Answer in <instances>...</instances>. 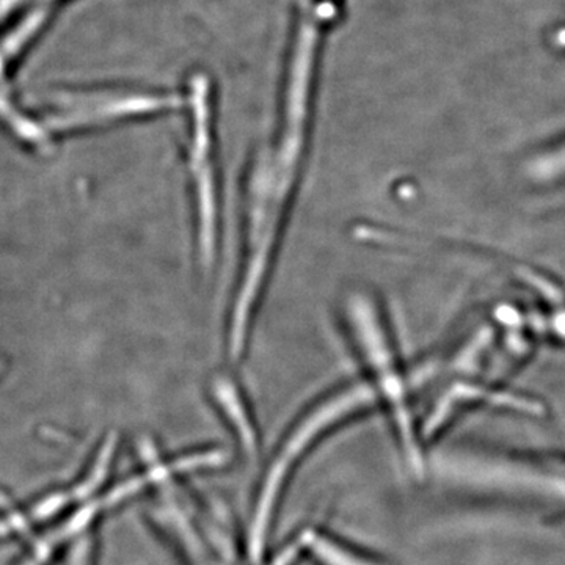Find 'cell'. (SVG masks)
I'll use <instances>...</instances> for the list:
<instances>
[{
    "label": "cell",
    "mask_w": 565,
    "mask_h": 565,
    "mask_svg": "<svg viewBox=\"0 0 565 565\" xmlns=\"http://www.w3.org/2000/svg\"><path fill=\"white\" fill-rule=\"evenodd\" d=\"M377 392L371 382H360L338 390L311 405L289 427L273 459L264 470L262 484L253 500L250 519L245 531V550L253 565L266 559L278 512L300 463L338 427L375 407Z\"/></svg>",
    "instance_id": "6da1fadb"
},
{
    "label": "cell",
    "mask_w": 565,
    "mask_h": 565,
    "mask_svg": "<svg viewBox=\"0 0 565 565\" xmlns=\"http://www.w3.org/2000/svg\"><path fill=\"white\" fill-rule=\"evenodd\" d=\"M377 315L373 302L366 296L353 297L349 303V318L364 362L373 374L371 384L377 392L379 403L388 408L394 433L399 438L405 457L415 471L422 473L426 470V462L422 452V441L416 437L414 418L408 408L407 385L397 367L392 344L386 340L384 326Z\"/></svg>",
    "instance_id": "7a4b0ae2"
},
{
    "label": "cell",
    "mask_w": 565,
    "mask_h": 565,
    "mask_svg": "<svg viewBox=\"0 0 565 565\" xmlns=\"http://www.w3.org/2000/svg\"><path fill=\"white\" fill-rule=\"evenodd\" d=\"M448 484L550 498L565 504V459H445L433 465ZM489 490V492H490Z\"/></svg>",
    "instance_id": "3957f363"
},
{
    "label": "cell",
    "mask_w": 565,
    "mask_h": 565,
    "mask_svg": "<svg viewBox=\"0 0 565 565\" xmlns=\"http://www.w3.org/2000/svg\"><path fill=\"white\" fill-rule=\"evenodd\" d=\"M193 120L191 163L193 199L196 210L199 253L204 267H210L217 244V182H215L214 137L207 88L202 84L193 87Z\"/></svg>",
    "instance_id": "277c9868"
},
{
    "label": "cell",
    "mask_w": 565,
    "mask_h": 565,
    "mask_svg": "<svg viewBox=\"0 0 565 565\" xmlns=\"http://www.w3.org/2000/svg\"><path fill=\"white\" fill-rule=\"evenodd\" d=\"M302 531L303 557L313 561L316 565H388L381 557L321 527H305Z\"/></svg>",
    "instance_id": "5b68a950"
},
{
    "label": "cell",
    "mask_w": 565,
    "mask_h": 565,
    "mask_svg": "<svg viewBox=\"0 0 565 565\" xmlns=\"http://www.w3.org/2000/svg\"><path fill=\"white\" fill-rule=\"evenodd\" d=\"M214 399L223 418L226 419L234 437L239 441L244 455L256 459L259 455V435L250 408L245 404L244 397L234 385L221 382L215 385Z\"/></svg>",
    "instance_id": "8992f818"
}]
</instances>
